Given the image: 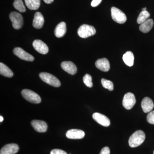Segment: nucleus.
Listing matches in <instances>:
<instances>
[{
	"label": "nucleus",
	"instance_id": "f257e3e1",
	"mask_svg": "<svg viewBox=\"0 0 154 154\" xmlns=\"http://www.w3.org/2000/svg\"><path fill=\"white\" fill-rule=\"evenodd\" d=\"M144 132L141 130H138L133 134L129 139L128 143L131 147H137L143 143L145 140Z\"/></svg>",
	"mask_w": 154,
	"mask_h": 154
},
{
	"label": "nucleus",
	"instance_id": "f03ea898",
	"mask_svg": "<svg viewBox=\"0 0 154 154\" xmlns=\"http://www.w3.org/2000/svg\"><path fill=\"white\" fill-rule=\"evenodd\" d=\"M39 76L43 82L57 88L60 87L61 85L60 81L56 77L51 74L42 72L39 74Z\"/></svg>",
	"mask_w": 154,
	"mask_h": 154
},
{
	"label": "nucleus",
	"instance_id": "7ed1b4c3",
	"mask_svg": "<svg viewBox=\"0 0 154 154\" xmlns=\"http://www.w3.org/2000/svg\"><path fill=\"white\" fill-rule=\"evenodd\" d=\"M21 94L24 99L31 103L39 104L41 102V98L39 95L33 91L25 89L22 90Z\"/></svg>",
	"mask_w": 154,
	"mask_h": 154
},
{
	"label": "nucleus",
	"instance_id": "20e7f679",
	"mask_svg": "<svg viewBox=\"0 0 154 154\" xmlns=\"http://www.w3.org/2000/svg\"><path fill=\"white\" fill-rule=\"evenodd\" d=\"M96 33L95 28L93 26L83 25L80 26L78 30L79 36L82 38H87L95 35Z\"/></svg>",
	"mask_w": 154,
	"mask_h": 154
},
{
	"label": "nucleus",
	"instance_id": "39448f33",
	"mask_svg": "<svg viewBox=\"0 0 154 154\" xmlns=\"http://www.w3.org/2000/svg\"><path fill=\"white\" fill-rule=\"evenodd\" d=\"M111 14L113 21L119 24H124L126 22V15L119 9L115 7H112L111 9Z\"/></svg>",
	"mask_w": 154,
	"mask_h": 154
},
{
	"label": "nucleus",
	"instance_id": "423d86ee",
	"mask_svg": "<svg viewBox=\"0 0 154 154\" xmlns=\"http://www.w3.org/2000/svg\"><path fill=\"white\" fill-rule=\"evenodd\" d=\"M10 19L14 29H20L23 24V17L21 14L17 12H13L10 14Z\"/></svg>",
	"mask_w": 154,
	"mask_h": 154
},
{
	"label": "nucleus",
	"instance_id": "0eeeda50",
	"mask_svg": "<svg viewBox=\"0 0 154 154\" xmlns=\"http://www.w3.org/2000/svg\"><path fill=\"white\" fill-rule=\"evenodd\" d=\"M136 100L134 94L128 93L125 95L122 101L123 107L127 110H130L135 104Z\"/></svg>",
	"mask_w": 154,
	"mask_h": 154
},
{
	"label": "nucleus",
	"instance_id": "6e6552de",
	"mask_svg": "<svg viewBox=\"0 0 154 154\" xmlns=\"http://www.w3.org/2000/svg\"><path fill=\"white\" fill-rule=\"evenodd\" d=\"M13 52L15 55L23 60L27 61H33L34 60L33 56L26 52L21 48L17 47L14 48Z\"/></svg>",
	"mask_w": 154,
	"mask_h": 154
},
{
	"label": "nucleus",
	"instance_id": "1a4fd4ad",
	"mask_svg": "<svg viewBox=\"0 0 154 154\" xmlns=\"http://www.w3.org/2000/svg\"><path fill=\"white\" fill-rule=\"evenodd\" d=\"M33 46L34 49L39 53L45 54L48 52V48L47 45L40 40H35L33 42Z\"/></svg>",
	"mask_w": 154,
	"mask_h": 154
},
{
	"label": "nucleus",
	"instance_id": "9d476101",
	"mask_svg": "<svg viewBox=\"0 0 154 154\" xmlns=\"http://www.w3.org/2000/svg\"><path fill=\"white\" fill-rule=\"evenodd\" d=\"M93 118L94 120L102 126L108 127L110 125V122L107 116L99 113H95L93 114Z\"/></svg>",
	"mask_w": 154,
	"mask_h": 154
},
{
	"label": "nucleus",
	"instance_id": "9b49d317",
	"mask_svg": "<svg viewBox=\"0 0 154 154\" xmlns=\"http://www.w3.org/2000/svg\"><path fill=\"white\" fill-rule=\"evenodd\" d=\"M66 136L70 139H81L85 136V133L81 130H69L66 133Z\"/></svg>",
	"mask_w": 154,
	"mask_h": 154
},
{
	"label": "nucleus",
	"instance_id": "f8f14e48",
	"mask_svg": "<svg viewBox=\"0 0 154 154\" xmlns=\"http://www.w3.org/2000/svg\"><path fill=\"white\" fill-rule=\"evenodd\" d=\"M31 124L34 129L37 132L44 133L47 131L48 125L45 122L33 120L31 122Z\"/></svg>",
	"mask_w": 154,
	"mask_h": 154
},
{
	"label": "nucleus",
	"instance_id": "ddd939ff",
	"mask_svg": "<svg viewBox=\"0 0 154 154\" xmlns=\"http://www.w3.org/2000/svg\"><path fill=\"white\" fill-rule=\"evenodd\" d=\"M19 150V146L16 144H8L2 148L0 154H15L18 152Z\"/></svg>",
	"mask_w": 154,
	"mask_h": 154
},
{
	"label": "nucleus",
	"instance_id": "4468645a",
	"mask_svg": "<svg viewBox=\"0 0 154 154\" xmlns=\"http://www.w3.org/2000/svg\"><path fill=\"white\" fill-rule=\"evenodd\" d=\"M61 67L65 71L71 75L76 73L77 67L71 61H64L61 64Z\"/></svg>",
	"mask_w": 154,
	"mask_h": 154
},
{
	"label": "nucleus",
	"instance_id": "2eb2a0df",
	"mask_svg": "<svg viewBox=\"0 0 154 154\" xmlns=\"http://www.w3.org/2000/svg\"><path fill=\"white\" fill-rule=\"evenodd\" d=\"M154 107L153 102L150 98L145 97L143 99L141 102V107L144 113H149L153 110Z\"/></svg>",
	"mask_w": 154,
	"mask_h": 154
},
{
	"label": "nucleus",
	"instance_id": "dca6fc26",
	"mask_svg": "<svg viewBox=\"0 0 154 154\" xmlns=\"http://www.w3.org/2000/svg\"><path fill=\"white\" fill-rule=\"evenodd\" d=\"M96 66L97 68L103 72L108 71L110 69L109 61L105 58L100 59L96 61Z\"/></svg>",
	"mask_w": 154,
	"mask_h": 154
},
{
	"label": "nucleus",
	"instance_id": "f3484780",
	"mask_svg": "<svg viewBox=\"0 0 154 154\" xmlns=\"http://www.w3.org/2000/svg\"><path fill=\"white\" fill-rule=\"evenodd\" d=\"M44 23V19L42 14L40 12H36L34 15L33 22V26L36 29L42 28Z\"/></svg>",
	"mask_w": 154,
	"mask_h": 154
},
{
	"label": "nucleus",
	"instance_id": "a211bd4d",
	"mask_svg": "<svg viewBox=\"0 0 154 154\" xmlns=\"http://www.w3.org/2000/svg\"><path fill=\"white\" fill-rule=\"evenodd\" d=\"M66 32V26L65 22H61L58 24L54 30V34L57 38L64 36Z\"/></svg>",
	"mask_w": 154,
	"mask_h": 154
},
{
	"label": "nucleus",
	"instance_id": "6ab92c4d",
	"mask_svg": "<svg viewBox=\"0 0 154 154\" xmlns=\"http://www.w3.org/2000/svg\"><path fill=\"white\" fill-rule=\"evenodd\" d=\"M154 25V21L152 19H148L141 24L140 30L143 33H147L150 31Z\"/></svg>",
	"mask_w": 154,
	"mask_h": 154
},
{
	"label": "nucleus",
	"instance_id": "aec40b11",
	"mask_svg": "<svg viewBox=\"0 0 154 154\" xmlns=\"http://www.w3.org/2000/svg\"><path fill=\"white\" fill-rule=\"evenodd\" d=\"M123 60L128 66H132L134 63V55L131 51H127L123 55Z\"/></svg>",
	"mask_w": 154,
	"mask_h": 154
},
{
	"label": "nucleus",
	"instance_id": "412c9836",
	"mask_svg": "<svg viewBox=\"0 0 154 154\" xmlns=\"http://www.w3.org/2000/svg\"><path fill=\"white\" fill-rule=\"evenodd\" d=\"M0 74L4 76L11 78L14 75L13 72L5 64L0 63Z\"/></svg>",
	"mask_w": 154,
	"mask_h": 154
},
{
	"label": "nucleus",
	"instance_id": "4be33fe9",
	"mask_svg": "<svg viewBox=\"0 0 154 154\" xmlns=\"http://www.w3.org/2000/svg\"><path fill=\"white\" fill-rule=\"evenodd\" d=\"M25 5L28 9L37 10L40 5V0H25Z\"/></svg>",
	"mask_w": 154,
	"mask_h": 154
},
{
	"label": "nucleus",
	"instance_id": "5701e85b",
	"mask_svg": "<svg viewBox=\"0 0 154 154\" xmlns=\"http://www.w3.org/2000/svg\"><path fill=\"white\" fill-rule=\"evenodd\" d=\"M150 14L147 11H142L139 15L137 19V23L141 24L149 18Z\"/></svg>",
	"mask_w": 154,
	"mask_h": 154
},
{
	"label": "nucleus",
	"instance_id": "b1692460",
	"mask_svg": "<svg viewBox=\"0 0 154 154\" xmlns=\"http://www.w3.org/2000/svg\"><path fill=\"white\" fill-rule=\"evenodd\" d=\"M13 5L16 10L21 13H24L26 11L25 6L22 0H15Z\"/></svg>",
	"mask_w": 154,
	"mask_h": 154
},
{
	"label": "nucleus",
	"instance_id": "393cba45",
	"mask_svg": "<svg viewBox=\"0 0 154 154\" xmlns=\"http://www.w3.org/2000/svg\"><path fill=\"white\" fill-rule=\"evenodd\" d=\"M101 83L102 86L105 89H108L110 91H113L114 87L113 82L111 81L102 79L101 80Z\"/></svg>",
	"mask_w": 154,
	"mask_h": 154
},
{
	"label": "nucleus",
	"instance_id": "a878e982",
	"mask_svg": "<svg viewBox=\"0 0 154 154\" xmlns=\"http://www.w3.org/2000/svg\"><path fill=\"white\" fill-rule=\"evenodd\" d=\"M83 82L88 88H92L93 84L92 83V77L90 75L87 74L83 77Z\"/></svg>",
	"mask_w": 154,
	"mask_h": 154
},
{
	"label": "nucleus",
	"instance_id": "bb28decb",
	"mask_svg": "<svg viewBox=\"0 0 154 154\" xmlns=\"http://www.w3.org/2000/svg\"><path fill=\"white\" fill-rule=\"evenodd\" d=\"M147 120L150 124L154 125V110L151 111L147 116Z\"/></svg>",
	"mask_w": 154,
	"mask_h": 154
},
{
	"label": "nucleus",
	"instance_id": "cd10ccee",
	"mask_svg": "<svg viewBox=\"0 0 154 154\" xmlns=\"http://www.w3.org/2000/svg\"><path fill=\"white\" fill-rule=\"evenodd\" d=\"M50 154H68L66 152L59 149H54L51 152Z\"/></svg>",
	"mask_w": 154,
	"mask_h": 154
},
{
	"label": "nucleus",
	"instance_id": "c85d7f7f",
	"mask_svg": "<svg viewBox=\"0 0 154 154\" xmlns=\"http://www.w3.org/2000/svg\"><path fill=\"white\" fill-rule=\"evenodd\" d=\"M110 154V149L108 147H105L103 148V149L101 150V152H100L99 154Z\"/></svg>",
	"mask_w": 154,
	"mask_h": 154
},
{
	"label": "nucleus",
	"instance_id": "c756f323",
	"mask_svg": "<svg viewBox=\"0 0 154 154\" xmlns=\"http://www.w3.org/2000/svg\"><path fill=\"white\" fill-rule=\"evenodd\" d=\"M102 1V0H93L91 2V6L93 7H97L101 3Z\"/></svg>",
	"mask_w": 154,
	"mask_h": 154
},
{
	"label": "nucleus",
	"instance_id": "7c9ffc66",
	"mask_svg": "<svg viewBox=\"0 0 154 154\" xmlns=\"http://www.w3.org/2000/svg\"><path fill=\"white\" fill-rule=\"evenodd\" d=\"M45 3L47 4H50L54 2V0H43Z\"/></svg>",
	"mask_w": 154,
	"mask_h": 154
},
{
	"label": "nucleus",
	"instance_id": "2f4dec72",
	"mask_svg": "<svg viewBox=\"0 0 154 154\" xmlns=\"http://www.w3.org/2000/svg\"><path fill=\"white\" fill-rule=\"evenodd\" d=\"M3 120H4V118H3L2 116H0V121H1V122H2Z\"/></svg>",
	"mask_w": 154,
	"mask_h": 154
},
{
	"label": "nucleus",
	"instance_id": "473e14b6",
	"mask_svg": "<svg viewBox=\"0 0 154 154\" xmlns=\"http://www.w3.org/2000/svg\"><path fill=\"white\" fill-rule=\"evenodd\" d=\"M146 11V8H144L142 9V11Z\"/></svg>",
	"mask_w": 154,
	"mask_h": 154
},
{
	"label": "nucleus",
	"instance_id": "72a5a7b5",
	"mask_svg": "<svg viewBox=\"0 0 154 154\" xmlns=\"http://www.w3.org/2000/svg\"></svg>",
	"mask_w": 154,
	"mask_h": 154
}]
</instances>
